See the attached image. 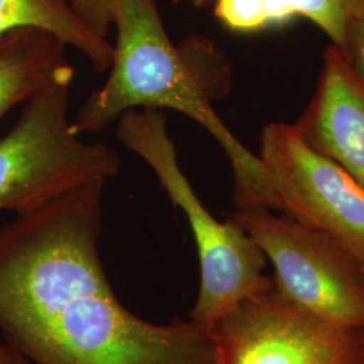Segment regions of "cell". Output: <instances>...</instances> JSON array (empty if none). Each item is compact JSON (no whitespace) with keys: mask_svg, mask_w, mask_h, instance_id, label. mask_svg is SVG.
Instances as JSON below:
<instances>
[{"mask_svg":"<svg viewBox=\"0 0 364 364\" xmlns=\"http://www.w3.org/2000/svg\"><path fill=\"white\" fill-rule=\"evenodd\" d=\"M117 138L154 171L191 227L200 266L191 321L208 332L240 302L273 287V277L264 274L267 258L257 242L232 219L218 220L196 193L180 166L164 111L139 108L124 112L117 120Z\"/></svg>","mask_w":364,"mask_h":364,"instance_id":"3","label":"cell"},{"mask_svg":"<svg viewBox=\"0 0 364 364\" xmlns=\"http://www.w3.org/2000/svg\"><path fill=\"white\" fill-rule=\"evenodd\" d=\"M21 27H38L81 53L99 73L108 72L114 46L73 13L69 0H0V38Z\"/></svg>","mask_w":364,"mask_h":364,"instance_id":"11","label":"cell"},{"mask_svg":"<svg viewBox=\"0 0 364 364\" xmlns=\"http://www.w3.org/2000/svg\"><path fill=\"white\" fill-rule=\"evenodd\" d=\"M208 333L215 364H364V329L304 311L274 284L224 314Z\"/></svg>","mask_w":364,"mask_h":364,"instance_id":"6","label":"cell"},{"mask_svg":"<svg viewBox=\"0 0 364 364\" xmlns=\"http://www.w3.org/2000/svg\"><path fill=\"white\" fill-rule=\"evenodd\" d=\"M119 0H69L78 19L96 36L107 38L115 23Z\"/></svg>","mask_w":364,"mask_h":364,"instance_id":"12","label":"cell"},{"mask_svg":"<svg viewBox=\"0 0 364 364\" xmlns=\"http://www.w3.org/2000/svg\"><path fill=\"white\" fill-rule=\"evenodd\" d=\"M258 156L278 212L329 236L364 272L363 186L306 144L293 124L264 126Z\"/></svg>","mask_w":364,"mask_h":364,"instance_id":"7","label":"cell"},{"mask_svg":"<svg viewBox=\"0 0 364 364\" xmlns=\"http://www.w3.org/2000/svg\"><path fill=\"white\" fill-rule=\"evenodd\" d=\"M171 1L173 3H189L193 7L200 9V7H205L210 0H171Z\"/></svg>","mask_w":364,"mask_h":364,"instance_id":"15","label":"cell"},{"mask_svg":"<svg viewBox=\"0 0 364 364\" xmlns=\"http://www.w3.org/2000/svg\"><path fill=\"white\" fill-rule=\"evenodd\" d=\"M105 182L0 225V332L31 364H215L191 320L156 324L117 299L99 252Z\"/></svg>","mask_w":364,"mask_h":364,"instance_id":"1","label":"cell"},{"mask_svg":"<svg viewBox=\"0 0 364 364\" xmlns=\"http://www.w3.org/2000/svg\"><path fill=\"white\" fill-rule=\"evenodd\" d=\"M65 42L48 30L21 27L0 38V119L55 85L72 84Z\"/></svg>","mask_w":364,"mask_h":364,"instance_id":"9","label":"cell"},{"mask_svg":"<svg viewBox=\"0 0 364 364\" xmlns=\"http://www.w3.org/2000/svg\"><path fill=\"white\" fill-rule=\"evenodd\" d=\"M228 218L263 251L282 297L326 321L364 329V272L336 242L270 209L235 210Z\"/></svg>","mask_w":364,"mask_h":364,"instance_id":"5","label":"cell"},{"mask_svg":"<svg viewBox=\"0 0 364 364\" xmlns=\"http://www.w3.org/2000/svg\"><path fill=\"white\" fill-rule=\"evenodd\" d=\"M335 46L364 90V11L348 27L344 41Z\"/></svg>","mask_w":364,"mask_h":364,"instance_id":"13","label":"cell"},{"mask_svg":"<svg viewBox=\"0 0 364 364\" xmlns=\"http://www.w3.org/2000/svg\"><path fill=\"white\" fill-rule=\"evenodd\" d=\"M0 364H31L7 341H0Z\"/></svg>","mask_w":364,"mask_h":364,"instance_id":"14","label":"cell"},{"mask_svg":"<svg viewBox=\"0 0 364 364\" xmlns=\"http://www.w3.org/2000/svg\"><path fill=\"white\" fill-rule=\"evenodd\" d=\"M293 127L364 188V90L338 46L324 53L316 91Z\"/></svg>","mask_w":364,"mask_h":364,"instance_id":"8","label":"cell"},{"mask_svg":"<svg viewBox=\"0 0 364 364\" xmlns=\"http://www.w3.org/2000/svg\"><path fill=\"white\" fill-rule=\"evenodd\" d=\"M117 42L105 84L78 108L80 135L105 130L124 112L171 109L195 120L219 144L230 161L236 210L278 212L273 186L260 158L224 124L215 102L230 88L223 53L204 37L176 45L166 33L156 0H119Z\"/></svg>","mask_w":364,"mask_h":364,"instance_id":"2","label":"cell"},{"mask_svg":"<svg viewBox=\"0 0 364 364\" xmlns=\"http://www.w3.org/2000/svg\"><path fill=\"white\" fill-rule=\"evenodd\" d=\"M364 11V0H213L223 27L240 34L281 27L306 19L333 45H340L352 22Z\"/></svg>","mask_w":364,"mask_h":364,"instance_id":"10","label":"cell"},{"mask_svg":"<svg viewBox=\"0 0 364 364\" xmlns=\"http://www.w3.org/2000/svg\"><path fill=\"white\" fill-rule=\"evenodd\" d=\"M70 88L61 84L42 92L0 136V212H28L119 173L117 151L103 142L84 141L75 129Z\"/></svg>","mask_w":364,"mask_h":364,"instance_id":"4","label":"cell"}]
</instances>
